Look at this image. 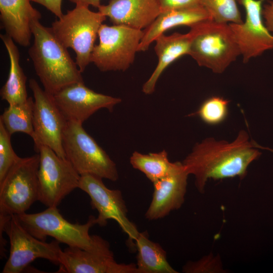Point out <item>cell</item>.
<instances>
[{
    "label": "cell",
    "instance_id": "cell-1",
    "mask_svg": "<svg viewBox=\"0 0 273 273\" xmlns=\"http://www.w3.org/2000/svg\"><path fill=\"white\" fill-rule=\"evenodd\" d=\"M249 138L242 130L232 142L209 138L194 146L182 163L188 174L194 175L200 193L204 192L208 179L238 176L242 179L246 176L249 165L261 155Z\"/></svg>",
    "mask_w": 273,
    "mask_h": 273
},
{
    "label": "cell",
    "instance_id": "cell-2",
    "mask_svg": "<svg viewBox=\"0 0 273 273\" xmlns=\"http://www.w3.org/2000/svg\"><path fill=\"white\" fill-rule=\"evenodd\" d=\"M31 29L33 42L28 53L46 92L53 95L72 83L84 82L76 62L51 27L36 20L32 22Z\"/></svg>",
    "mask_w": 273,
    "mask_h": 273
},
{
    "label": "cell",
    "instance_id": "cell-3",
    "mask_svg": "<svg viewBox=\"0 0 273 273\" xmlns=\"http://www.w3.org/2000/svg\"><path fill=\"white\" fill-rule=\"evenodd\" d=\"M188 55L198 64L215 73H222L241 56L229 24L211 20L190 27Z\"/></svg>",
    "mask_w": 273,
    "mask_h": 273
},
{
    "label": "cell",
    "instance_id": "cell-4",
    "mask_svg": "<svg viewBox=\"0 0 273 273\" xmlns=\"http://www.w3.org/2000/svg\"><path fill=\"white\" fill-rule=\"evenodd\" d=\"M106 17L89 7L76 5L56 20L51 29L58 40L76 54V63L83 72L89 63L99 29Z\"/></svg>",
    "mask_w": 273,
    "mask_h": 273
},
{
    "label": "cell",
    "instance_id": "cell-5",
    "mask_svg": "<svg viewBox=\"0 0 273 273\" xmlns=\"http://www.w3.org/2000/svg\"><path fill=\"white\" fill-rule=\"evenodd\" d=\"M62 143L66 158L80 175L93 174L113 181L118 179L115 163L87 133L82 123L67 121Z\"/></svg>",
    "mask_w": 273,
    "mask_h": 273
},
{
    "label": "cell",
    "instance_id": "cell-6",
    "mask_svg": "<svg viewBox=\"0 0 273 273\" xmlns=\"http://www.w3.org/2000/svg\"><path fill=\"white\" fill-rule=\"evenodd\" d=\"M22 225L36 238L45 241L52 237L68 247L89 249L93 246L90 229L97 224L96 218L90 215L84 224L72 223L60 213L57 207H49L43 211L35 213H24L16 215Z\"/></svg>",
    "mask_w": 273,
    "mask_h": 273
},
{
    "label": "cell",
    "instance_id": "cell-7",
    "mask_svg": "<svg viewBox=\"0 0 273 273\" xmlns=\"http://www.w3.org/2000/svg\"><path fill=\"white\" fill-rule=\"evenodd\" d=\"M0 233L7 234L10 244V254L2 273L21 272L39 258L60 264V243L56 240L47 243L36 238L22 226L16 215H0Z\"/></svg>",
    "mask_w": 273,
    "mask_h": 273
},
{
    "label": "cell",
    "instance_id": "cell-8",
    "mask_svg": "<svg viewBox=\"0 0 273 273\" xmlns=\"http://www.w3.org/2000/svg\"><path fill=\"white\" fill-rule=\"evenodd\" d=\"M144 30L125 25L102 24L99 42L91 54L93 63L101 71H125L133 63Z\"/></svg>",
    "mask_w": 273,
    "mask_h": 273
},
{
    "label": "cell",
    "instance_id": "cell-9",
    "mask_svg": "<svg viewBox=\"0 0 273 273\" xmlns=\"http://www.w3.org/2000/svg\"><path fill=\"white\" fill-rule=\"evenodd\" d=\"M39 154L19 157L0 181V215L25 213L38 197Z\"/></svg>",
    "mask_w": 273,
    "mask_h": 273
},
{
    "label": "cell",
    "instance_id": "cell-10",
    "mask_svg": "<svg viewBox=\"0 0 273 273\" xmlns=\"http://www.w3.org/2000/svg\"><path fill=\"white\" fill-rule=\"evenodd\" d=\"M39 156L38 201L57 207L72 191L78 188L80 175L67 158L59 156L42 144H34Z\"/></svg>",
    "mask_w": 273,
    "mask_h": 273
},
{
    "label": "cell",
    "instance_id": "cell-11",
    "mask_svg": "<svg viewBox=\"0 0 273 273\" xmlns=\"http://www.w3.org/2000/svg\"><path fill=\"white\" fill-rule=\"evenodd\" d=\"M89 249L68 247L60 254L59 272L67 273H138L136 264L116 261L110 244L97 235H92Z\"/></svg>",
    "mask_w": 273,
    "mask_h": 273
},
{
    "label": "cell",
    "instance_id": "cell-12",
    "mask_svg": "<svg viewBox=\"0 0 273 273\" xmlns=\"http://www.w3.org/2000/svg\"><path fill=\"white\" fill-rule=\"evenodd\" d=\"M102 179L93 174L80 175L78 188L89 196L92 208L97 210V224L105 226L108 220H114L133 245L140 232L128 218L122 193L119 190L108 188Z\"/></svg>",
    "mask_w": 273,
    "mask_h": 273
},
{
    "label": "cell",
    "instance_id": "cell-13",
    "mask_svg": "<svg viewBox=\"0 0 273 273\" xmlns=\"http://www.w3.org/2000/svg\"><path fill=\"white\" fill-rule=\"evenodd\" d=\"M29 86L34 96L33 125L34 144H42L59 156L66 158L62 138L67 120L55 102L53 96L42 89L33 78Z\"/></svg>",
    "mask_w": 273,
    "mask_h": 273
},
{
    "label": "cell",
    "instance_id": "cell-14",
    "mask_svg": "<svg viewBox=\"0 0 273 273\" xmlns=\"http://www.w3.org/2000/svg\"><path fill=\"white\" fill-rule=\"evenodd\" d=\"M264 0H237L245 10L244 21L229 24L245 63L265 52L273 50V34L266 28L262 16Z\"/></svg>",
    "mask_w": 273,
    "mask_h": 273
},
{
    "label": "cell",
    "instance_id": "cell-15",
    "mask_svg": "<svg viewBox=\"0 0 273 273\" xmlns=\"http://www.w3.org/2000/svg\"><path fill=\"white\" fill-rule=\"evenodd\" d=\"M52 96L67 121L82 124L99 110L106 109L112 112L121 102L119 98L93 90L84 82L72 83Z\"/></svg>",
    "mask_w": 273,
    "mask_h": 273
},
{
    "label": "cell",
    "instance_id": "cell-16",
    "mask_svg": "<svg viewBox=\"0 0 273 273\" xmlns=\"http://www.w3.org/2000/svg\"><path fill=\"white\" fill-rule=\"evenodd\" d=\"M189 175L183 163L177 161L176 166L169 174L153 183L152 201L145 214L146 219L163 218L181 207Z\"/></svg>",
    "mask_w": 273,
    "mask_h": 273
},
{
    "label": "cell",
    "instance_id": "cell-17",
    "mask_svg": "<svg viewBox=\"0 0 273 273\" xmlns=\"http://www.w3.org/2000/svg\"><path fill=\"white\" fill-rule=\"evenodd\" d=\"M98 9L114 25L140 30L149 26L161 13L158 0H110Z\"/></svg>",
    "mask_w": 273,
    "mask_h": 273
},
{
    "label": "cell",
    "instance_id": "cell-18",
    "mask_svg": "<svg viewBox=\"0 0 273 273\" xmlns=\"http://www.w3.org/2000/svg\"><path fill=\"white\" fill-rule=\"evenodd\" d=\"M30 0H0V19L6 34L15 42L26 47L32 35L31 24L40 20V13L33 8Z\"/></svg>",
    "mask_w": 273,
    "mask_h": 273
},
{
    "label": "cell",
    "instance_id": "cell-19",
    "mask_svg": "<svg viewBox=\"0 0 273 273\" xmlns=\"http://www.w3.org/2000/svg\"><path fill=\"white\" fill-rule=\"evenodd\" d=\"M209 20H212L203 6L161 12L152 23L144 29L138 52L147 50L152 42L168 29L180 26L191 27Z\"/></svg>",
    "mask_w": 273,
    "mask_h": 273
},
{
    "label": "cell",
    "instance_id": "cell-20",
    "mask_svg": "<svg viewBox=\"0 0 273 273\" xmlns=\"http://www.w3.org/2000/svg\"><path fill=\"white\" fill-rule=\"evenodd\" d=\"M191 39L189 32L185 34L175 32L170 35L163 34L156 38L154 49L158 62L153 72L143 86L144 93L152 94L164 70L179 58L188 55Z\"/></svg>",
    "mask_w": 273,
    "mask_h": 273
},
{
    "label": "cell",
    "instance_id": "cell-21",
    "mask_svg": "<svg viewBox=\"0 0 273 273\" xmlns=\"http://www.w3.org/2000/svg\"><path fill=\"white\" fill-rule=\"evenodd\" d=\"M0 37L7 51L10 60L8 77L0 91L2 99L9 105L25 102L28 99L26 82L27 77L20 65V53L15 41L6 34Z\"/></svg>",
    "mask_w": 273,
    "mask_h": 273
},
{
    "label": "cell",
    "instance_id": "cell-22",
    "mask_svg": "<svg viewBox=\"0 0 273 273\" xmlns=\"http://www.w3.org/2000/svg\"><path fill=\"white\" fill-rule=\"evenodd\" d=\"M138 273H177L169 263L161 246L149 239L147 231L140 232L135 241Z\"/></svg>",
    "mask_w": 273,
    "mask_h": 273
},
{
    "label": "cell",
    "instance_id": "cell-23",
    "mask_svg": "<svg viewBox=\"0 0 273 273\" xmlns=\"http://www.w3.org/2000/svg\"><path fill=\"white\" fill-rule=\"evenodd\" d=\"M129 161L133 168L143 172L153 184L169 174L177 164L169 161L165 150L147 154L135 151Z\"/></svg>",
    "mask_w": 273,
    "mask_h": 273
},
{
    "label": "cell",
    "instance_id": "cell-24",
    "mask_svg": "<svg viewBox=\"0 0 273 273\" xmlns=\"http://www.w3.org/2000/svg\"><path fill=\"white\" fill-rule=\"evenodd\" d=\"M33 109L34 100L32 97H28L23 103L9 105L1 115L0 120L11 135L21 132L33 139L35 137Z\"/></svg>",
    "mask_w": 273,
    "mask_h": 273
},
{
    "label": "cell",
    "instance_id": "cell-25",
    "mask_svg": "<svg viewBox=\"0 0 273 273\" xmlns=\"http://www.w3.org/2000/svg\"><path fill=\"white\" fill-rule=\"evenodd\" d=\"M237 0H203L202 5L212 20L222 23L243 22Z\"/></svg>",
    "mask_w": 273,
    "mask_h": 273
},
{
    "label": "cell",
    "instance_id": "cell-26",
    "mask_svg": "<svg viewBox=\"0 0 273 273\" xmlns=\"http://www.w3.org/2000/svg\"><path fill=\"white\" fill-rule=\"evenodd\" d=\"M229 101L219 96H212L201 105L196 114L205 123L216 125L221 123L228 114Z\"/></svg>",
    "mask_w": 273,
    "mask_h": 273
},
{
    "label": "cell",
    "instance_id": "cell-27",
    "mask_svg": "<svg viewBox=\"0 0 273 273\" xmlns=\"http://www.w3.org/2000/svg\"><path fill=\"white\" fill-rule=\"evenodd\" d=\"M11 136L0 120V181L20 157L12 148Z\"/></svg>",
    "mask_w": 273,
    "mask_h": 273
},
{
    "label": "cell",
    "instance_id": "cell-28",
    "mask_svg": "<svg viewBox=\"0 0 273 273\" xmlns=\"http://www.w3.org/2000/svg\"><path fill=\"white\" fill-rule=\"evenodd\" d=\"M223 271L218 256H205L197 261H189L183 267L186 273L219 272Z\"/></svg>",
    "mask_w": 273,
    "mask_h": 273
},
{
    "label": "cell",
    "instance_id": "cell-29",
    "mask_svg": "<svg viewBox=\"0 0 273 273\" xmlns=\"http://www.w3.org/2000/svg\"><path fill=\"white\" fill-rule=\"evenodd\" d=\"M161 12L203 6V0H158Z\"/></svg>",
    "mask_w": 273,
    "mask_h": 273
},
{
    "label": "cell",
    "instance_id": "cell-30",
    "mask_svg": "<svg viewBox=\"0 0 273 273\" xmlns=\"http://www.w3.org/2000/svg\"><path fill=\"white\" fill-rule=\"evenodd\" d=\"M44 7L58 18L61 17L63 13L62 9L63 0H30Z\"/></svg>",
    "mask_w": 273,
    "mask_h": 273
},
{
    "label": "cell",
    "instance_id": "cell-31",
    "mask_svg": "<svg viewBox=\"0 0 273 273\" xmlns=\"http://www.w3.org/2000/svg\"><path fill=\"white\" fill-rule=\"evenodd\" d=\"M262 16L266 28L273 34V0L264 5Z\"/></svg>",
    "mask_w": 273,
    "mask_h": 273
},
{
    "label": "cell",
    "instance_id": "cell-32",
    "mask_svg": "<svg viewBox=\"0 0 273 273\" xmlns=\"http://www.w3.org/2000/svg\"><path fill=\"white\" fill-rule=\"evenodd\" d=\"M69 1L75 5H81L87 7L92 6L97 8L101 5V0H69Z\"/></svg>",
    "mask_w": 273,
    "mask_h": 273
},
{
    "label": "cell",
    "instance_id": "cell-33",
    "mask_svg": "<svg viewBox=\"0 0 273 273\" xmlns=\"http://www.w3.org/2000/svg\"><path fill=\"white\" fill-rule=\"evenodd\" d=\"M262 148L263 149L268 150L273 152V149H270V148H265V147H262Z\"/></svg>",
    "mask_w": 273,
    "mask_h": 273
}]
</instances>
